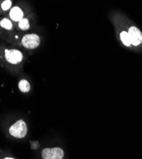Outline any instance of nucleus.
<instances>
[{
	"instance_id": "nucleus-11",
	"label": "nucleus",
	"mask_w": 142,
	"mask_h": 159,
	"mask_svg": "<svg viewBox=\"0 0 142 159\" xmlns=\"http://www.w3.org/2000/svg\"><path fill=\"white\" fill-rule=\"evenodd\" d=\"M11 5V1H10V0H7V1H5L2 3V7L3 10H7L10 8Z\"/></svg>"
},
{
	"instance_id": "nucleus-1",
	"label": "nucleus",
	"mask_w": 142,
	"mask_h": 159,
	"mask_svg": "<svg viewBox=\"0 0 142 159\" xmlns=\"http://www.w3.org/2000/svg\"><path fill=\"white\" fill-rule=\"evenodd\" d=\"M10 134L17 138H23L27 133V126L22 120L17 121L9 129Z\"/></svg>"
},
{
	"instance_id": "nucleus-5",
	"label": "nucleus",
	"mask_w": 142,
	"mask_h": 159,
	"mask_svg": "<svg viewBox=\"0 0 142 159\" xmlns=\"http://www.w3.org/2000/svg\"><path fill=\"white\" fill-rule=\"evenodd\" d=\"M128 34L130 35L131 43L133 45L136 46L142 43V34L137 28L131 27L129 29Z\"/></svg>"
},
{
	"instance_id": "nucleus-2",
	"label": "nucleus",
	"mask_w": 142,
	"mask_h": 159,
	"mask_svg": "<svg viewBox=\"0 0 142 159\" xmlns=\"http://www.w3.org/2000/svg\"><path fill=\"white\" fill-rule=\"evenodd\" d=\"M40 37L36 34H30L25 35L22 39V43L23 46L29 49H33L36 48L40 45Z\"/></svg>"
},
{
	"instance_id": "nucleus-9",
	"label": "nucleus",
	"mask_w": 142,
	"mask_h": 159,
	"mask_svg": "<svg viewBox=\"0 0 142 159\" xmlns=\"http://www.w3.org/2000/svg\"><path fill=\"white\" fill-rule=\"evenodd\" d=\"M19 28L22 30H27L30 28V22L27 19H22L19 22Z\"/></svg>"
},
{
	"instance_id": "nucleus-6",
	"label": "nucleus",
	"mask_w": 142,
	"mask_h": 159,
	"mask_svg": "<svg viewBox=\"0 0 142 159\" xmlns=\"http://www.w3.org/2000/svg\"><path fill=\"white\" fill-rule=\"evenodd\" d=\"M10 18L15 21H20L23 18V12L19 7H14L10 12Z\"/></svg>"
},
{
	"instance_id": "nucleus-10",
	"label": "nucleus",
	"mask_w": 142,
	"mask_h": 159,
	"mask_svg": "<svg viewBox=\"0 0 142 159\" xmlns=\"http://www.w3.org/2000/svg\"><path fill=\"white\" fill-rule=\"evenodd\" d=\"M1 26L7 30H11L12 28L11 22L7 19H4L1 21Z\"/></svg>"
},
{
	"instance_id": "nucleus-4",
	"label": "nucleus",
	"mask_w": 142,
	"mask_h": 159,
	"mask_svg": "<svg viewBox=\"0 0 142 159\" xmlns=\"http://www.w3.org/2000/svg\"><path fill=\"white\" fill-rule=\"evenodd\" d=\"M5 59L11 64H17L22 59V53L17 50H5Z\"/></svg>"
},
{
	"instance_id": "nucleus-8",
	"label": "nucleus",
	"mask_w": 142,
	"mask_h": 159,
	"mask_svg": "<svg viewBox=\"0 0 142 159\" xmlns=\"http://www.w3.org/2000/svg\"><path fill=\"white\" fill-rule=\"evenodd\" d=\"M120 36H121V39L122 43L125 45L130 46L131 45V39H130V35H129L128 33H127L126 31H123L121 33Z\"/></svg>"
},
{
	"instance_id": "nucleus-3",
	"label": "nucleus",
	"mask_w": 142,
	"mask_h": 159,
	"mask_svg": "<svg viewBox=\"0 0 142 159\" xmlns=\"http://www.w3.org/2000/svg\"><path fill=\"white\" fill-rule=\"evenodd\" d=\"M43 159H62L64 152L60 148H44L42 152Z\"/></svg>"
},
{
	"instance_id": "nucleus-12",
	"label": "nucleus",
	"mask_w": 142,
	"mask_h": 159,
	"mask_svg": "<svg viewBox=\"0 0 142 159\" xmlns=\"http://www.w3.org/2000/svg\"><path fill=\"white\" fill-rule=\"evenodd\" d=\"M4 159H14V158H10V157H7V158H4Z\"/></svg>"
},
{
	"instance_id": "nucleus-7",
	"label": "nucleus",
	"mask_w": 142,
	"mask_h": 159,
	"mask_svg": "<svg viewBox=\"0 0 142 159\" xmlns=\"http://www.w3.org/2000/svg\"><path fill=\"white\" fill-rule=\"evenodd\" d=\"M19 88L22 92H28L30 90V83L25 80H21L19 83Z\"/></svg>"
}]
</instances>
